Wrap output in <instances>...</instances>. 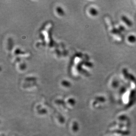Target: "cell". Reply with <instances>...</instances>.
Returning a JSON list of instances; mask_svg holds the SVG:
<instances>
[{
	"instance_id": "1",
	"label": "cell",
	"mask_w": 136,
	"mask_h": 136,
	"mask_svg": "<svg viewBox=\"0 0 136 136\" xmlns=\"http://www.w3.org/2000/svg\"><path fill=\"white\" fill-rule=\"evenodd\" d=\"M122 19L128 26L131 27L132 26V24H133L125 16H123L122 17Z\"/></svg>"
},
{
	"instance_id": "2",
	"label": "cell",
	"mask_w": 136,
	"mask_h": 136,
	"mask_svg": "<svg viewBox=\"0 0 136 136\" xmlns=\"http://www.w3.org/2000/svg\"><path fill=\"white\" fill-rule=\"evenodd\" d=\"M128 40L131 43H134L136 41V37L135 36L131 35L129 37Z\"/></svg>"
},
{
	"instance_id": "3",
	"label": "cell",
	"mask_w": 136,
	"mask_h": 136,
	"mask_svg": "<svg viewBox=\"0 0 136 136\" xmlns=\"http://www.w3.org/2000/svg\"><path fill=\"white\" fill-rule=\"evenodd\" d=\"M92 13L93 14V15H96L97 13V11H96V10H95V9H92Z\"/></svg>"
},
{
	"instance_id": "4",
	"label": "cell",
	"mask_w": 136,
	"mask_h": 136,
	"mask_svg": "<svg viewBox=\"0 0 136 136\" xmlns=\"http://www.w3.org/2000/svg\"><path fill=\"white\" fill-rule=\"evenodd\" d=\"M120 29L121 30H122V31H123V30H124V29H124V27H122V26H121V27H120Z\"/></svg>"
}]
</instances>
